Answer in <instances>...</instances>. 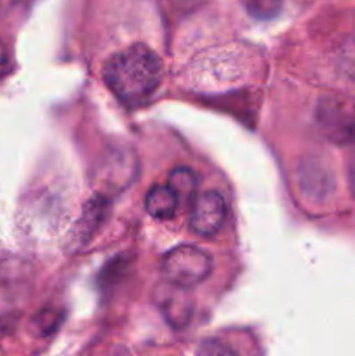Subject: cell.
I'll list each match as a JSON object with an SVG mask.
<instances>
[{"instance_id": "1", "label": "cell", "mask_w": 355, "mask_h": 356, "mask_svg": "<svg viewBox=\"0 0 355 356\" xmlns=\"http://www.w3.org/2000/svg\"><path fill=\"white\" fill-rule=\"evenodd\" d=\"M103 76L108 89L118 101L138 104L148 99L160 87L164 65L152 49L134 44L108 59Z\"/></svg>"}, {"instance_id": "2", "label": "cell", "mask_w": 355, "mask_h": 356, "mask_svg": "<svg viewBox=\"0 0 355 356\" xmlns=\"http://www.w3.org/2000/svg\"><path fill=\"white\" fill-rule=\"evenodd\" d=\"M160 271L164 280L188 291L200 285L211 275L212 259L198 247L180 245L164 256Z\"/></svg>"}, {"instance_id": "3", "label": "cell", "mask_w": 355, "mask_h": 356, "mask_svg": "<svg viewBox=\"0 0 355 356\" xmlns=\"http://www.w3.org/2000/svg\"><path fill=\"white\" fill-rule=\"evenodd\" d=\"M315 120L320 132L334 145L355 141V99L345 94H329L317 104Z\"/></svg>"}, {"instance_id": "4", "label": "cell", "mask_w": 355, "mask_h": 356, "mask_svg": "<svg viewBox=\"0 0 355 356\" xmlns=\"http://www.w3.org/2000/svg\"><path fill=\"white\" fill-rule=\"evenodd\" d=\"M226 221V202L218 191L195 195L191 202L190 228L200 236H211L223 228Z\"/></svg>"}, {"instance_id": "5", "label": "cell", "mask_w": 355, "mask_h": 356, "mask_svg": "<svg viewBox=\"0 0 355 356\" xmlns=\"http://www.w3.org/2000/svg\"><path fill=\"white\" fill-rule=\"evenodd\" d=\"M108 214H110V204H108L103 195H96V197L90 198L86 207H84L79 221L72 228L68 238V249H84L93 240V236L100 232V228L108 219Z\"/></svg>"}, {"instance_id": "6", "label": "cell", "mask_w": 355, "mask_h": 356, "mask_svg": "<svg viewBox=\"0 0 355 356\" xmlns=\"http://www.w3.org/2000/svg\"><path fill=\"white\" fill-rule=\"evenodd\" d=\"M155 301L159 308L162 309L164 316L173 325L181 327L190 318V301L187 298V289H181L166 282L164 285L157 287Z\"/></svg>"}, {"instance_id": "7", "label": "cell", "mask_w": 355, "mask_h": 356, "mask_svg": "<svg viewBox=\"0 0 355 356\" xmlns=\"http://www.w3.org/2000/svg\"><path fill=\"white\" fill-rule=\"evenodd\" d=\"M178 205H180V200L169 186L155 184L146 193L145 209L155 219H171L176 214Z\"/></svg>"}, {"instance_id": "8", "label": "cell", "mask_w": 355, "mask_h": 356, "mask_svg": "<svg viewBox=\"0 0 355 356\" xmlns=\"http://www.w3.org/2000/svg\"><path fill=\"white\" fill-rule=\"evenodd\" d=\"M167 186L174 191L180 202H191V198H195V191H197V176L188 167H176L171 170Z\"/></svg>"}, {"instance_id": "9", "label": "cell", "mask_w": 355, "mask_h": 356, "mask_svg": "<svg viewBox=\"0 0 355 356\" xmlns=\"http://www.w3.org/2000/svg\"><path fill=\"white\" fill-rule=\"evenodd\" d=\"M284 0H244L247 13L256 19H274L282 10Z\"/></svg>"}, {"instance_id": "10", "label": "cell", "mask_w": 355, "mask_h": 356, "mask_svg": "<svg viewBox=\"0 0 355 356\" xmlns=\"http://www.w3.org/2000/svg\"><path fill=\"white\" fill-rule=\"evenodd\" d=\"M338 66L348 79L355 80V37L343 42L338 51Z\"/></svg>"}, {"instance_id": "11", "label": "cell", "mask_w": 355, "mask_h": 356, "mask_svg": "<svg viewBox=\"0 0 355 356\" xmlns=\"http://www.w3.org/2000/svg\"><path fill=\"white\" fill-rule=\"evenodd\" d=\"M195 356H239L228 344L221 343L218 339H209L200 344Z\"/></svg>"}, {"instance_id": "12", "label": "cell", "mask_w": 355, "mask_h": 356, "mask_svg": "<svg viewBox=\"0 0 355 356\" xmlns=\"http://www.w3.org/2000/svg\"><path fill=\"white\" fill-rule=\"evenodd\" d=\"M9 68H10L9 51H7L6 44H3V42L0 40V79H2V76L6 75L7 72H9Z\"/></svg>"}, {"instance_id": "13", "label": "cell", "mask_w": 355, "mask_h": 356, "mask_svg": "<svg viewBox=\"0 0 355 356\" xmlns=\"http://www.w3.org/2000/svg\"><path fill=\"white\" fill-rule=\"evenodd\" d=\"M17 2L19 0H0V17L7 16L17 6Z\"/></svg>"}]
</instances>
